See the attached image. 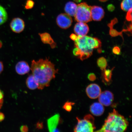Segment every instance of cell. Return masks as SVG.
<instances>
[{
    "mask_svg": "<svg viewBox=\"0 0 132 132\" xmlns=\"http://www.w3.org/2000/svg\"><path fill=\"white\" fill-rule=\"evenodd\" d=\"M107 8L109 11H110V12H112V11L114 10L115 7L113 4H110L107 6Z\"/></svg>",
    "mask_w": 132,
    "mask_h": 132,
    "instance_id": "obj_29",
    "label": "cell"
},
{
    "mask_svg": "<svg viewBox=\"0 0 132 132\" xmlns=\"http://www.w3.org/2000/svg\"><path fill=\"white\" fill-rule=\"evenodd\" d=\"M57 25L62 29H67L71 26L72 18L69 15L62 13L59 15L56 19Z\"/></svg>",
    "mask_w": 132,
    "mask_h": 132,
    "instance_id": "obj_6",
    "label": "cell"
},
{
    "mask_svg": "<svg viewBox=\"0 0 132 132\" xmlns=\"http://www.w3.org/2000/svg\"><path fill=\"white\" fill-rule=\"evenodd\" d=\"M91 16L92 19L96 21L102 20L104 17V11L103 8L100 6H93L91 8Z\"/></svg>",
    "mask_w": 132,
    "mask_h": 132,
    "instance_id": "obj_11",
    "label": "cell"
},
{
    "mask_svg": "<svg viewBox=\"0 0 132 132\" xmlns=\"http://www.w3.org/2000/svg\"><path fill=\"white\" fill-rule=\"evenodd\" d=\"M132 0H123L121 4L122 10L128 12L132 9Z\"/></svg>",
    "mask_w": 132,
    "mask_h": 132,
    "instance_id": "obj_20",
    "label": "cell"
},
{
    "mask_svg": "<svg viewBox=\"0 0 132 132\" xmlns=\"http://www.w3.org/2000/svg\"><path fill=\"white\" fill-rule=\"evenodd\" d=\"M5 118L4 115L2 113H0V122L2 121Z\"/></svg>",
    "mask_w": 132,
    "mask_h": 132,
    "instance_id": "obj_33",
    "label": "cell"
},
{
    "mask_svg": "<svg viewBox=\"0 0 132 132\" xmlns=\"http://www.w3.org/2000/svg\"><path fill=\"white\" fill-rule=\"evenodd\" d=\"M97 63L98 67L102 71L106 69L107 66V62L105 58L102 57L99 58L97 60Z\"/></svg>",
    "mask_w": 132,
    "mask_h": 132,
    "instance_id": "obj_21",
    "label": "cell"
},
{
    "mask_svg": "<svg viewBox=\"0 0 132 132\" xmlns=\"http://www.w3.org/2000/svg\"><path fill=\"white\" fill-rule=\"evenodd\" d=\"M36 128L38 129H42L43 128V125L41 122H39L37 123L36 125Z\"/></svg>",
    "mask_w": 132,
    "mask_h": 132,
    "instance_id": "obj_30",
    "label": "cell"
},
{
    "mask_svg": "<svg viewBox=\"0 0 132 132\" xmlns=\"http://www.w3.org/2000/svg\"><path fill=\"white\" fill-rule=\"evenodd\" d=\"M34 3L32 0H28L26 1L25 7L26 9H32L34 6Z\"/></svg>",
    "mask_w": 132,
    "mask_h": 132,
    "instance_id": "obj_23",
    "label": "cell"
},
{
    "mask_svg": "<svg viewBox=\"0 0 132 132\" xmlns=\"http://www.w3.org/2000/svg\"><path fill=\"white\" fill-rule=\"evenodd\" d=\"M74 1H75V2L78 3L80 2L82 0H74Z\"/></svg>",
    "mask_w": 132,
    "mask_h": 132,
    "instance_id": "obj_34",
    "label": "cell"
},
{
    "mask_svg": "<svg viewBox=\"0 0 132 132\" xmlns=\"http://www.w3.org/2000/svg\"><path fill=\"white\" fill-rule=\"evenodd\" d=\"M40 39L42 42L45 44L50 45L51 48L54 49L56 47V44L52 39L50 34L47 32L39 33Z\"/></svg>",
    "mask_w": 132,
    "mask_h": 132,
    "instance_id": "obj_13",
    "label": "cell"
},
{
    "mask_svg": "<svg viewBox=\"0 0 132 132\" xmlns=\"http://www.w3.org/2000/svg\"><path fill=\"white\" fill-rule=\"evenodd\" d=\"M75 104L69 101L67 102L64 104L63 108L68 112H70L72 110V105Z\"/></svg>",
    "mask_w": 132,
    "mask_h": 132,
    "instance_id": "obj_22",
    "label": "cell"
},
{
    "mask_svg": "<svg viewBox=\"0 0 132 132\" xmlns=\"http://www.w3.org/2000/svg\"><path fill=\"white\" fill-rule=\"evenodd\" d=\"M104 110L103 105L100 103H94L90 107L91 113L96 116H100L103 114Z\"/></svg>",
    "mask_w": 132,
    "mask_h": 132,
    "instance_id": "obj_14",
    "label": "cell"
},
{
    "mask_svg": "<svg viewBox=\"0 0 132 132\" xmlns=\"http://www.w3.org/2000/svg\"><path fill=\"white\" fill-rule=\"evenodd\" d=\"M87 94L89 98L91 99H96L98 98L101 93L100 87L97 84H91L87 86L86 89Z\"/></svg>",
    "mask_w": 132,
    "mask_h": 132,
    "instance_id": "obj_9",
    "label": "cell"
},
{
    "mask_svg": "<svg viewBox=\"0 0 132 132\" xmlns=\"http://www.w3.org/2000/svg\"><path fill=\"white\" fill-rule=\"evenodd\" d=\"M77 8V5L72 2L70 1L66 4L64 10L66 14L69 15L74 16L76 13Z\"/></svg>",
    "mask_w": 132,
    "mask_h": 132,
    "instance_id": "obj_16",
    "label": "cell"
},
{
    "mask_svg": "<svg viewBox=\"0 0 132 132\" xmlns=\"http://www.w3.org/2000/svg\"><path fill=\"white\" fill-rule=\"evenodd\" d=\"M89 29L88 26L85 23L78 22L74 26V31L77 36L82 37L86 36Z\"/></svg>",
    "mask_w": 132,
    "mask_h": 132,
    "instance_id": "obj_10",
    "label": "cell"
},
{
    "mask_svg": "<svg viewBox=\"0 0 132 132\" xmlns=\"http://www.w3.org/2000/svg\"><path fill=\"white\" fill-rule=\"evenodd\" d=\"M11 28L13 32L19 34L23 32L25 28V23L23 20L19 18L12 19L10 24Z\"/></svg>",
    "mask_w": 132,
    "mask_h": 132,
    "instance_id": "obj_7",
    "label": "cell"
},
{
    "mask_svg": "<svg viewBox=\"0 0 132 132\" xmlns=\"http://www.w3.org/2000/svg\"><path fill=\"white\" fill-rule=\"evenodd\" d=\"M30 70L38 84V88L40 90L49 86L51 81L55 78L58 71L54 64L47 58L37 61L33 60Z\"/></svg>",
    "mask_w": 132,
    "mask_h": 132,
    "instance_id": "obj_1",
    "label": "cell"
},
{
    "mask_svg": "<svg viewBox=\"0 0 132 132\" xmlns=\"http://www.w3.org/2000/svg\"><path fill=\"white\" fill-rule=\"evenodd\" d=\"M7 19L8 15L6 10L0 5V25L5 22Z\"/></svg>",
    "mask_w": 132,
    "mask_h": 132,
    "instance_id": "obj_18",
    "label": "cell"
},
{
    "mask_svg": "<svg viewBox=\"0 0 132 132\" xmlns=\"http://www.w3.org/2000/svg\"><path fill=\"white\" fill-rule=\"evenodd\" d=\"M128 122L124 117L119 114L115 109L109 114L103 127L96 132H122L127 128Z\"/></svg>",
    "mask_w": 132,
    "mask_h": 132,
    "instance_id": "obj_2",
    "label": "cell"
},
{
    "mask_svg": "<svg viewBox=\"0 0 132 132\" xmlns=\"http://www.w3.org/2000/svg\"><path fill=\"white\" fill-rule=\"evenodd\" d=\"M26 83L28 88L31 90H35L38 86V84L32 74H30L28 77Z\"/></svg>",
    "mask_w": 132,
    "mask_h": 132,
    "instance_id": "obj_17",
    "label": "cell"
},
{
    "mask_svg": "<svg viewBox=\"0 0 132 132\" xmlns=\"http://www.w3.org/2000/svg\"><path fill=\"white\" fill-rule=\"evenodd\" d=\"M74 41L75 47L79 50L78 57L82 61L91 56L94 49L98 48L101 46V42L99 39L86 36L82 37L77 36Z\"/></svg>",
    "mask_w": 132,
    "mask_h": 132,
    "instance_id": "obj_3",
    "label": "cell"
},
{
    "mask_svg": "<svg viewBox=\"0 0 132 132\" xmlns=\"http://www.w3.org/2000/svg\"><path fill=\"white\" fill-rule=\"evenodd\" d=\"M3 98H4V95L2 92L0 90V109L3 105Z\"/></svg>",
    "mask_w": 132,
    "mask_h": 132,
    "instance_id": "obj_28",
    "label": "cell"
},
{
    "mask_svg": "<svg viewBox=\"0 0 132 132\" xmlns=\"http://www.w3.org/2000/svg\"><path fill=\"white\" fill-rule=\"evenodd\" d=\"M88 78L90 81H93L96 79V77L93 73H90L88 74Z\"/></svg>",
    "mask_w": 132,
    "mask_h": 132,
    "instance_id": "obj_26",
    "label": "cell"
},
{
    "mask_svg": "<svg viewBox=\"0 0 132 132\" xmlns=\"http://www.w3.org/2000/svg\"><path fill=\"white\" fill-rule=\"evenodd\" d=\"M92 6L88 5L86 3L84 2L77 5L76 13L74 16L77 22L87 23L92 20L91 16Z\"/></svg>",
    "mask_w": 132,
    "mask_h": 132,
    "instance_id": "obj_4",
    "label": "cell"
},
{
    "mask_svg": "<svg viewBox=\"0 0 132 132\" xmlns=\"http://www.w3.org/2000/svg\"><path fill=\"white\" fill-rule=\"evenodd\" d=\"M16 71L19 75H23L28 73L30 68L27 62L21 61L17 63L15 66Z\"/></svg>",
    "mask_w": 132,
    "mask_h": 132,
    "instance_id": "obj_12",
    "label": "cell"
},
{
    "mask_svg": "<svg viewBox=\"0 0 132 132\" xmlns=\"http://www.w3.org/2000/svg\"><path fill=\"white\" fill-rule=\"evenodd\" d=\"M3 70H4V65L3 63L0 61V74L2 72Z\"/></svg>",
    "mask_w": 132,
    "mask_h": 132,
    "instance_id": "obj_32",
    "label": "cell"
},
{
    "mask_svg": "<svg viewBox=\"0 0 132 132\" xmlns=\"http://www.w3.org/2000/svg\"><path fill=\"white\" fill-rule=\"evenodd\" d=\"M108 1V0H100V1L102 2H105L106 1Z\"/></svg>",
    "mask_w": 132,
    "mask_h": 132,
    "instance_id": "obj_35",
    "label": "cell"
},
{
    "mask_svg": "<svg viewBox=\"0 0 132 132\" xmlns=\"http://www.w3.org/2000/svg\"><path fill=\"white\" fill-rule=\"evenodd\" d=\"M77 36L76 35L74 34H72L70 36V38L72 40L75 41L77 39Z\"/></svg>",
    "mask_w": 132,
    "mask_h": 132,
    "instance_id": "obj_31",
    "label": "cell"
},
{
    "mask_svg": "<svg viewBox=\"0 0 132 132\" xmlns=\"http://www.w3.org/2000/svg\"><path fill=\"white\" fill-rule=\"evenodd\" d=\"M113 69H112L111 70H109V69H108V70L105 69V70L102 71L103 80L105 82L108 83L111 81L112 71Z\"/></svg>",
    "mask_w": 132,
    "mask_h": 132,
    "instance_id": "obj_19",
    "label": "cell"
},
{
    "mask_svg": "<svg viewBox=\"0 0 132 132\" xmlns=\"http://www.w3.org/2000/svg\"><path fill=\"white\" fill-rule=\"evenodd\" d=\"M127 20L128 21H131L132 20V9H130L128 11L126 16Z\"/></svg>",
    "mask_w": 132,
    "mask_h": 132,
    "instance_id": "obj_24",
    "label": "cell"
},
{
    "mask_svg": "<svg viewBox=\"0 0 132 132\" xmlns=\"http://www.w3.org/2000/svg\"><path fill=\"white\" fill-rule=\"evenodd\" d=\"M113 52L115 54L119 55L120 53V48L118 46H115L113 48Z\"/></svg>",
    "mask_w": 132,
    "mask_h": 132,
    "instance_id": "obj_25",
    "label": "cell"
},
{
    "mask_svg": "<svg viewBox=\"0 0 132 132\" xmlns=\"http://www.w3.org/2000/svg\"><path fill=\"white\" fill-rule=\"evenodd\" d=\"M77 119L78 123L74 128V132H92L95 130L94 119L92 115L86 116L83 119H80L78 118Z\"/></svg>",
    "mask_w": 132,
    "mask_h": 132,
    "instance_id": "obj_5",
    "label": "cell"
},
{
    "mask_svg": "<svg viewBox=\"0 0 132 132\" xmlns=\"http://www.w3.org/2000/svg\"><path fill=\"white\" fill-rule=\"evenodd\" d=\"M20 130L22 132H27L29 131V128L27 125H22L20 128Z\"/></svg>",
    "mask_w": 132,
    "mask_h": 132,
    "instance_id": "obj_27",
    "label": "cell"
},
{
    "mask_svg": "<svg viewBox=\"0 0 132 132\" xmlns=\"http://www.w3.org/2000/svg\"><path fill=\"white\" fill-rule=\"evenodd\" d=\"M60 121V117L56 114L47 120L48 126L50 131H57L56 128Z\"/></svg>",
    "mask_w": 132,
    "mask_h": 132,
    "instance_id": "obj_15",
    "label": "cell"
},
{
    "mask_svg": "<svg viewBox=\"0 0 132 132\" xmlns=\"http://www.w3.org/2000/svg\"><path fill=\"white\" fill-rule=\"evenodd\" d=\"M98 98L100 103L106 106L111 105L114 100L113 93L109 90H105L101 93Z\"/></svg>",
    "mask_w": 132,
    "mask_h": 132,
    "instance_id": "obj_8",
    "label": "cell"
}]
</instances>
